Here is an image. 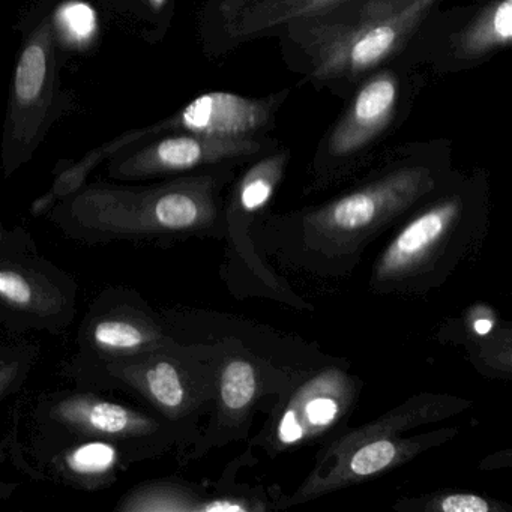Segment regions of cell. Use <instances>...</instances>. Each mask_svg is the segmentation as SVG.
I'll return each instance as SVG.
<instances>
[{"mask_svg":"<svg viewBox=\"0 0 512 512\" xmlns=\"http://www.w3.org/2000/svg\"><path fill=\"white\" fill-rule=\"evenodd\" d=\"M217 214L214 179L196 176L146 188H83L59 200L50 220L73 241L107 245L202 232Z\"/></svg>","mask_w":512,"mask_h":512,"instance_id":"cell-1","label":"cell"},{"mask_svg":"<svg viewBox=\"0 0 512 512\" xmlns=\"http://www.w3.org/2000/svg\"><path fill=\"white\" fill-rule=\"evenodd\" d=\"M442 0H347L286 28L311 77L353 80L404 49Z\"/></svg>","mask_w":512,"mask_h":512,"instance_id":"cell-2","label":"cell"},{"mask_svg":"<svg viewBox=\"0 0 512 512\" xmlns=\"http://www.w3.org/2000/svg\"><path fill=\"white\" fill-rule=\"evenodd\" d=\"M10 434L34 439H98L118 446L133 466L157 457L176 431L140 403L110 392L74 386L19 397L13 404Z\"/></svg>","mask_w":512,"mask_h":512,"instance_id":"cell-3","label":"cell"},{"mask_svg":"<svg viewBox=\"0 0 512 512\" xmlns=\"http://www.w3.org/2000/svg\"><path fill=\"white\" fill-rule=\"evenodd\" d=\"M454 400L412 398L371 424L350 431L323 449L316 469L301 485L293 502H305L331 491L382 475L412 460L419 452L452 436L451 430L403 439L398 433L451 413Z\"/></svg>","mask_w":512,"mask_h":512,"instance_id":"cell-4","label":"cell"},{"mask_svg":"<svg viewBox=\"0 0 512 512\" xmlns=\"http://www.w3.org/2000/svg\"><path fill=\"white\" fill-rule=\"evenodd\" d=\"M77 310L76 278L43 256L22 227L0 224V328L59 335L73 325Z\"/></svg>","mask_w":512,"mask_h":512,"instance_id":"cell-5","label":"cell"},{"mask_svg":"<svg viewBox=\"0 0 512 512\" xmlns=\"http://www.w3.org/2000/svg\"><path fill=\"white\" fill-rule=\"evenodd\" d=\"M193 368L173 338L166 346L131 358L65 367L64 374L74 386L136 398L178 433L199 406V382Z\"/></svg>","mask_w":512,"mask_h":512,"instance_id":"cell-6","label":"cell"},{"mask_svg":"<svg viewBox=\"0 0 512 512\" xmlns=\"http://www.w3.org/2000/svg\"><path fill=\"white\" fill-rule=\"evenodd\" d=\"M173 341L166 319L137 290L109 286L95 296L77 329V350L65 367L131 358Z\"/></svg>","mask_w":512,"mask_h":512,"instance_id":"cell-7","label":"cell"},{"mask_svg":"<svg viewBox=\"0 0 512 512\" xmlns=\"http://www.w3.org/2000/svg\"><path fill=\"white\" fill-rule=\"evenodd\" d=\"M433 188L430 170L404 167L311 212L304 227L314 241L349 244L370 235Z\"/></svg>","mask_w":512,"mask_h":512,"instance_id":"cell-8","label":"cell"},{"mask_svg":"<svg viewBox=\"0 0 512 512\" xmlns=\"http://www.w3.org/2000/svg\"><path fill=\"white\" fill-rule=\"evenodd\" d=\"M7 443L23 472L77 490H103L133 466L118 446L106 440H46L8 434Z\"/></svg>","mask_w":512,"mask_h":512,"instance_id":"cell-9","label":"cell"},{"mask_svg":"<svg viewBox=\"0 0 512 512\" xmlns=\"http://www.w3.org/2000/svg\"><path fill=\"white\" fill-rule=\"evenodd\" d=\"M355 382L344 371L329 368L305 382L290 398L275 425L277 448H292L334 427L352 404Z\"/></svg>","mask_w":512,"mask_h":512,"instance_id":"cell-10","label":"cell"},{"mask_svg":"<svg viewBox=\"0 0 512 512\" xmlns=\"http://www.w3.org/2000/svg\"><path fill=\"white\" fill-rule=\"evenodd\" d=\"M260 143L254 139L226 140L182 133L166 137L142 151L118 161L112 175L121 179H143L256 154Z\"/></svg>","mask_w":512,"mask_h":512,"instance_id":"cell-11","label":"cell"},{"mask_svg":"<svg viewBox=\"0 0 512 512\" xmlns=\"http://www.w3.org/2000/svg\"><path fill=\"white\" fill-rule=\"evenodd\" d=\"M277 100H254L230 92H209L191 101L169 127L212 139L244 140L271 125Z\"/></svg>","mask_w":512,"mask_h":512,"instance_id":"cell-12","label":"cell"},{"mask_svg":"<svg viewBox=\"0 0 512 512\" xmlns=\"http://www.w3.org/2000/svg\"><path fill=\"white\" fill-rule=\"evenodd\" d=\"M461 211L463 202L454 196L440 200L413 218L377 260L374 280L385 283L415 274L457 226Z\"/></svg>","mask_w":512,"mask_h":512,"instance_id":"cell-13","label":"cell"},{"mask_svg":"<svg viewBox=\"0 0 512 512\" xmlns=\"http://www.w3.org/2000/svg\"><path fill=\"white\" fill-rule=\"evenodd\" d=\"M400 98V82L391 71L374 74L359 89L343 119L328 139V154L349 158L367 148L394 118Z\"/></svg>","mask_w":512,"mask_h":512,"instance_id":"cell-14","label":"cell"},{"mask_svg":"<svg viewBox=\"0 0 512 512\" xmlns=\"http://www.w3.org/2000/svg\"><path fill=\"white\" fill-rule=\"evenodd\" d=\"M53 77L52 34L50 26L35 31L17 64L13 89L14 134L28 145L40 127L50 100Z\"/></svg>","mask_w":512,"mask_h":512,"instance_id":"cell-15","label":"cell"},{"mask_svg":"<svg viewBox=\"0 0 512 512\" xmlns=\"http://www.w3.org/2000/svg\"><path fill=\"white\" fill-rule=\"evenodd\" d=\"M347 0H224L223 29L233 43L289 28L299 20L331 10Z\"/></svg>","mask_w":512,"mask_h":512,"instance_id":"cell-16","label":"cell"},{"mask_svg":"<svg viewBox=\"0 0 512 512\" xmlns=\"http://www.w3.org/2000/svg\"><path fill=\"white\" fill-rule=\"evenodd\" d=\"M512 41V0H491L454 37V55L461 61H478Z\"/></svg>","mask_w":512,"mask_h":512,"instance_id":"cell-17","label":"cell"},{"mask_svg":"<svg viewBox=\"0 0 512 512\" xmlns=\"http://www.w3.org/2000/svg\"><path fill=\"white\" fill-rule=\"evenodd\" d=\"M203 500L188 488L170 482H146L131 488L115 509L122 512H202Z\"/></svg>","mask_w":512,"mask_h":512,"instance_id":"cell-18","label":"cell"},{"mask_svg":"<svg viewBox=\"0 0 512 512\" xmlns=\"http://www.w3.org/2000/svg\"><path fill=\"white\" fill-rule=\"evenodd\" d=\"M38 355L40 349L31 341L0 343V410L20 397L37 364Z\"/></svg>","mask_w":512,"mask_h":512,"instance_id":"cell-19","label":"cell"},{"mask_svg":"<svg viewBox=\"0 0 512 512\" xmlns=\"http://www.w3.org/2000/svg\"><path fill=\"white\" fill-rule=\"evenodd\" d=\"M289 155L287 152L272 155L254 164L238 185V206L244 212H257L268 205L278 184L283 179Z\"/></svg>","mask_w":512,"mask_h":512,"instance_id":"cell-20","label":"cell"},{"mask_svg":"<svg viewBox=\"0 0 512 512\" xmlns=\"http://www.w3.org/2000/svg\"><path fill=\"white\" fill-rule=\"evenodd\" d=\"M257 395V374L244 359H233L220 374V407L227 418L244 416Z\"/></svg>","mask_w":512,"mask_h":512,"instance_id":"cell-21","label":"cell"},{"mask_svg":"<svg viewBox=\"0 0 512 512\" xmlns=\"http://www.w3.org/2000/svg\"><path fill=\"white\" fill-rule=\"evenodd\" d=\"M55 25L62 40L71 47L83 49L98 31L97 13L91 5L80 0H70L58 8Z\"/></svg>","mask_w":512,"mask_h":512,"instance_id":"cell-22","label":"cell"},{"mask_svg":"<svg viewBox=\"0 0 512 512\" xmlns=\"http://www.w3.org/2000/svg\"><path fill=\"white\" fill-rule=\"evenodd\" d=\"M425 509L437 512H491L497 511L499 505L476 494L449 493L431 499Z\"/></svg>","mask_w":512,"mask_h":512,"instance_id":"cell-23","label":"cell"},{"mask_svg":"<svg viewBox=\"0 0 512 512\" xmlns=\"http://www.w3.org/2000/svg\"><path fill=\"white\" fill-rule=\"evenodd\" d=\"M250 505L242 499H205L203 500L202 512H245L251 511Z\"/></svg>","mask_w":512,"mask_h":512,"instance_id":"cell-24","label":"cell"},{"mask_svg":"<svg viewBox=\"0 0 512 512\" xmlns=\"http://www.w3.org/2000/svg\"><path fill=\"white\" fill-rule=\"evenodd\" d=\"M493 323V319H490V317H478V319L473 322V331L478 335H487L488 332H491V329H493Z\"/></svg>","mask_w":512,"mask_h":512,"instance_id":"cell-25","label":"cell"},{"mask_svg":"<svg viewBox=\"0 0 512 512\" xmlns=\"http://www.w3.org/2000/svg\"><path fill=\"white\" fill-rule=\"evenodd\" d=\"M151 2L155 8H161L164 4H166V0H151Z\"/></svg>","mask_w":512,"mask_h":512,"instance_id":"cell-26","label":"cell"}]
</instances>
